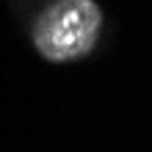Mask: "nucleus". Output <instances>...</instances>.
<instances>
[{"label": "nucleus", "instance_id": "1", "mask_svg": "<svg viewBox=\"0 0 152 152\" xmlns=\"http://www.w3.org/2000/svg\"><path fill=\"white\" fill-rule=\"evenodd\" d=\"M100 31L94 0H56L36 22V47L50 61H69L91 50Z\"/></svg>", "mask_w": 152, "mask_h": 152}]
</instances>
